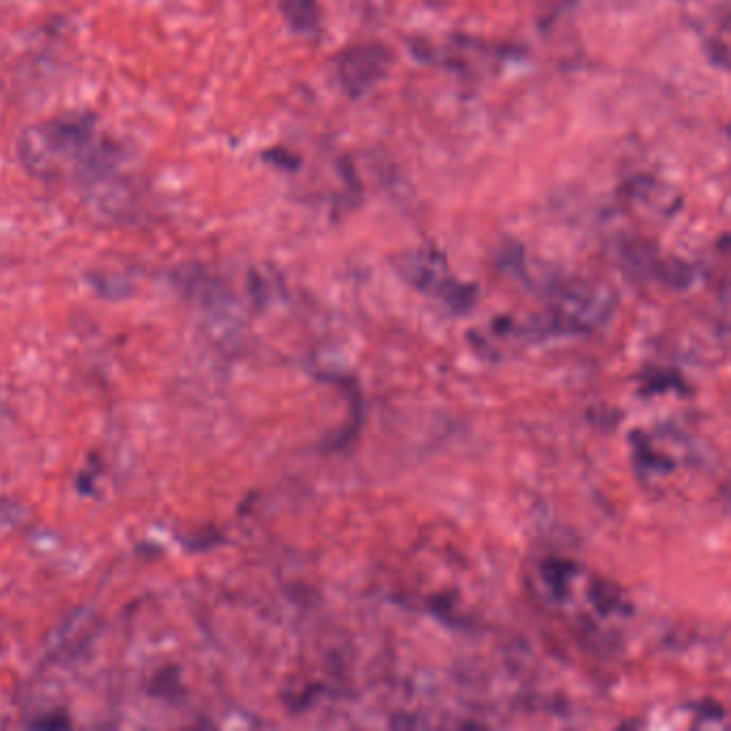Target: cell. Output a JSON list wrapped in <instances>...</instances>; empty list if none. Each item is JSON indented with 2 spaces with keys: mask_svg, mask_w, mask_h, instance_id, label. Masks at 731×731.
<instances>
[{
  "mask_svg": "<svg viewBox=\"0 0 731 731\" xmlns=\"http://www.w3.org/2000/svg\"><path fill=\"white\" fill-rule=\"evenodd\" d=\"M21 164L43 178H73L89 189L90 200H99L106 187L110 193L123 185L116 181L121 149L97 133L89 114H64L37 124L20 140Z\"/></svg>",
  "mask_w": 731,
  "mask_h": 731,
  "instance_id": "6da1fadb",
  "label": "cell"
},
{
  "mask_svg": "<svg viewBox=\"0 0 731 731\" xmlns=\"http://www.w3.org/2000/svg\"><path fill=\"white\" fill-rule=\"evenodd\" d=\"M391 64V50L382 43H361L337 58V78L350 97H362L382 82Z\"/></svg>",
  "mask_w": 731,
  "mask_h": 731,
  "instance_id": "7a4b0ae2",
  "label": "cell"
},
{
  "mask_svg": "<svg viewBox=\"0 0 731 731\" xmlns=\"http://www.w3.org/2000/svg\"><path fill=\"white\" fill-rule=\"evenodd\" d=\"M281 13L292 30L316 35L319 24L318 0H281Z\"/></svg>",
  "mask_w": 731,
  "mask_h": 731,
  "instance_id": "3957f363",
  "label": "cell"
}]
</instances>
